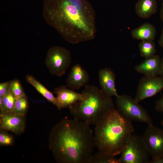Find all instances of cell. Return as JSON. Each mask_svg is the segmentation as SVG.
<instances>
[{
  "mask_svg": "<svg viewBox=\"0 0 163 163\" xmlns=\"http://www.w3.org/2000/svg\"><path fill=\"white\" fill-rule=\"evenodd\" d=\"M141 56L145 59L155 55L156 53L155 44L152 40H142L139 45Z\"/></svg>",
  "mask_w": 163,
  "mask_h": 163,
  "instance_id": "cell-19",
  "label": "cell"
},
{
  "mask_svg": "<svg viewBox=\"0 0 163 163\" xmlns=\"http://www.w3.org/2000/svg\"><path fill=\"white\" fill-rule=\"evenodd\" d=\"M11 90L16 100L26 95L21 82L18 79L12 80Z\"/></svg>",
  "mask_w": 163,
  "mask_h": 163,
  "instance_id": "cell-22",
  "label": "cell"
},
{
  "mask_svg": "<svg viewBox=\"0 0 163 163\" xmlns=\"http://www.w3.org/2000/svg\"><path fill=\"white\" fill-rule=\"evenodd\" d=\"M135 11L140 18L147 19L157 11L156 0H139L135 6Z\"/></svg>",
  "mask_w": 163,
  "mask_h": 163,
  "instance_id": "cell-15",
  "label": "cell"
},
{
  "mask_svg": "<svg viewBox=\"0 0 163 163\" xmlns=\"http://www.w3.org/2000/svg\"><path fill=\"white\" fill-rule=\"evenodd\" d=\"M156 34V30L155 27L148 23H145L132 30L131 32L133 38L142 41H153L155 38Z\"/></svg>",
  "mask_w": 163,
  "mask_h": 163,
  "instance_id": "cell-16",
  "label": "cell"
},
{
  "mask_svg": "<svg viewBox=\"0 0 163 163\" xmlns=\"http://www.w3.org/2000/svg\"><path fill=\"white\" fill-rule=\"evenodd\" d=\"M90 125L74 118H64L49 134L50 149L59 163H90L95 146Z\"/></svg>",
  "mask_w": 163,
  "mask_h": 163,
  "instance_id": "cell-2",
  "label": "cell"
},
{
  "mask_svg": "<svg viewBox=\"0 0 163 163\" xmlns=\"http://www.w3.org/2000/svg\"><path fill=\"white\" fill-rule=\"evenodd\" d=\"M25 79L28 83L34 87L37 91L49 102L55 105L59 110L62 109L56 97L54 96L52 93L48 90L33 76L27 75Z\"/></svg>",
  "mask_w": 163,
  "mask_h": 163,
  "instance_id": "cell-17",
  "label": "cell"
},
{
  "mask_svg": "<svg viewBox=\"0 0 163 163\" xmlns=\"http://www.w3.org/2000/svg\"><path fill=\"white\" fill-rule=\"evenodd\" d=\"M29 108V103L26 95L16 99L14 112L18 114L25 115Z\"/></svg>",
  "mask_w": 163,
  "mask_h": 163,
  "instance_id": "cell-21",
  "label": "cell"
},
{
  "mask_svg": "<svg viewBox=\"0 0 163 163\" xmlns=\"http://www.w3.org/2000/svg\"><path fill=\"white\" fill-rule=\"evenodd\" d=\"M161 60L159 56L155 55L136 66L135 70L145 76H158L160 73Z\"/></svg>",
  "mask_w": 163,
  "mask_h": 163,
  "instance_id": "cell-14",
  "label": "cell"
},
{
  "mask_svg": "<svg viewBox=\"0 0 163 163\" xmlns=\"http://www.w3.org/2000/svg\"><path fill=\"white\" fill-rule=\"evenodd\" d=\"M16 101L10 89L9 92L2 97V103L0 105V113L13 112Z\"/></svg>",
  "mask_w": 163,
  "mask_h": 163,
  "instance_id": "cell-18",
  "label": "cell"
},
{
  "mask_svg": "<svg viewBox=\"0 0 163 163\" xmlns=\"http://www.w3.org/2000/svg\"><path fill=\"white\" fill-rule=\"evenodd\" d=\"M99 80L101 90L107 96L117 97L118 94L115 85L116 75L113 71L109 68L101 69L98 72Z\"/></svg>",
  "mask_w": 163,
  "mask_h": 163,
  "instance_id": "cell-11",
  "label": "cell"
},
{
  "mask_svg": "<svg viewBox=\"0 0 163 163\" xmlns=\"http://www.w3.org/2000/svg\"><path fill=\"white\" fill-rule=\"evenodd\" d=\"M161 125L163 126V119L162 120L161 122Z\"/></svg>",
  "mask_w": 163,
  "mask_h": 163,
  "instance_id": "cell-30",
  "label": "cell"
},
{
  "mask_svg": "<svg viewBox=\"0 0 163 163\" xmlns=\"http://www.w3.org/2000/svg\"><path fill=\"white\" fill-rule=\"evenodd\" d=\"M13 141V139L12 136L4 132H0V144L1 145H11L12 144Z\"/></svg>",
  "mask_w": 163,
  "mask_h": 163,
  "instance_id": "cell-23",
  "label": "cell"
},
{
  "mask_svg": "<svg viewBox=\"0 0 163 163\" xmlns=\"http://www.w3.org/2000/svg\"><path fill=\"white\" fill-rule=\"evenodd\" d=\"M159 75L163 77V57L161 60Z\"/></svg>",
  "mask_w": 163,
  "mask_h": 163,
  "instance_id": "cell-27",
  "label": "cell"
},
{
  "mask_svg": "<svg viewBox=\"0 0 163 163\" xmlns=\"http://www.w3.org/2000/svg\"><path fill=\"white\" fill-rule=\"evenodd\" d=\"M155 108L157 111L163 112V95L156 101Z\"/></svg>",
  "mask_w": 163,
  "mask_h": 163,
  "instance_id": "cell-25",
  "label": "cell"
},
{
  "mask_svg": "<svg viewBox=\"0 0 163 163\" xmlns=\"http://www.w3.org/2000/svg\"><path fill=\"white\" fill-rule=\"evenodd\" d=\"M119 163H148L150 155L142 137L132 134L120 154Z\"/></svg>",
  "mask_w": 163,
  "mask_h": 163,
  "instance_id": "cell-6",
  "label": "cell"
},
{
  "mask_svg": "<svg viewBox=\"0 0 163 163\" xmlns=\"http://www.w3.org/2000/svg\"><path fill=\"white\" fill-rule=\"evenodd\" d=\"M159 45L162 48H163V29L158 41Z\"/></svg>",
  "mask_w": 163,
  "mask_h": 163,
  "instance_id": "cell-26",
  "label": "cell"
},
{
  "mask_svg": "<svg viewBox=\"0 0 163 163\" xmlns=\"http://www.w3.org/2000/svg\"><path fill=\"white\" fill-rule=\"evenodd\" d=\"M0 128L2 130L11 132L19 135L23 133L25 129V115L15 113H0Z\"/></svg>",
  "mask_w": 163,
  "mask_h": 163,
  "instance_id": "cell-10",
  "label": "cell"
},
{
  "mask_svg": "<svg viewBox=\"0 0 163 163\" xmlns=\"http://www.w3.org/2000/svg\"><path fill=\"white\" fill-rule=\"evenodd\" d=\"M42 14L46 22L70 43L95 37V13L87 0H44Z\"/></svg>",
  "mask_w": 163,
  "mask_h": 163,
  "instance_id": "cell-1",
  "label": "cell"
},
{
  "mask_svg": "<svg viewBox=\"0 0 163 163\" xmlns=\"http://www.w3.org/2000/svg\"><path fill=\"white\" fill-rule=\"evenodd\" d=\"M148 163H163V158L156 160H149Z\"/></svg>",
  "mask_w": 163,
  "mask_h": 163,
  "instance_id": "cell-28",
  "label": "cell"
},
{
  "mask_svg": "<svg viewBox=\"0 0 163 163\" xmlns=\"http://www.w3.org/2000/svg\"><path fill=\"white\" fill-rule=\"evenodd\" d=\"M12 80L0 84V97H3L7 94L11 89Z\"/></svg>",
  "mask_w": 163,
  "mask_h": 163,
  "instance_id": "cell-24",
  "label": "cell"
},
{
  "mask_svg": "<svg viewBox=\"0 0 163 163\" xmlns=\"http://www.w3.org/2000/svg\"><path fill=\"white\" fill-rule=\"evenodd\" d=\"M162 0V1H163V0Z\"/></svg>",
  "mask_w": 163,
  "mask_h": 163,
  "instance_id": "cell-31",
  "label": "cell"
},
{
  "mask_svg": "<svg viewBox=\"0 0 163 163\" xmlns=\"http://www.w3.org/2000/svg\"><path fill=\"white\" fill-rule=\"evenodd\" d=\"M54 93L62 109L70 107L78 101L82 100L83 94L75 92L74 90L68 88L65 86H61L54 89Z\"/></svg>",
  "mask_w": 163,
  "mask_h": 163,
  "instance_id": "cell-13",
  "label": "cell"
},
{
  "mask_svg": "<svg viewBox=\"0 0 163 163\" xmlns=\"http://www.w3.org/2000/svg\"><path fill=\"white\" fill-rule=\"evenodd\" d=\"M90 163H119V158L101 151L93 155Z\"/></svg>",
  "mask_w": 163,
  "mask_h": 163,
  "instance_id": "cell-20",
  "label": "cell"
},
{
  "mask_svg": "<svg viewBox=\"0 0 163 163\" xmlns=\"http://www.w3.org/2000/svg\"><path fill=\"white\" fill-rule=\"evenodd\" d=\"M163 89V77L144 76L140 79L134 98L138 103L156 95Z\"/></svg>",
  "mask_w": 163,
  "mask_h": 163,
  "instance_id": "cell-9",
  "label": "cell"
},
{
  "mask_svg": "<svg viewBox=\"0 0 163 163\" xmlns=\"http://www.w3.org/2000/svg\"><path fill=\"white\" fill-rule=\"evenodd\" d=\"M82 93L84 97L69 108L73 118L95 125L115 107L111 97L96 86L87 85Z\"/></svg>",
  "mask_w": 163,
  "mask_h": 163,
  "instance_id": "cell-4",
  "label": "cell"
},
{
  "mask_svg": "<svg viewBox=\"0 0 163 163\" xmlns=\"http://www.w3.org/2000/svg\"><path fill=\"white\" fill-rule=\"evenodd\" d=\"M142 138L152 160L163 158V129L148 125Z\"/></svg>",
  "mask_w": 163,
  "mask_h": 163,
  "instance_id": "cell-8",
  "label": "cell"
},
{
  "mask_svg": "<svg viewBox=\"0 0 163 163\" xmlns=\"http://www.w3.org/2000/svg\"><path fill=\"white\" fill-rule=\"evenodd\" d=\"M95 126V146L99 151L115 156L120 154L134 131L131 122L123 117L115 107Z\"/></svg>",
  "mask_w": 163,
  "mask_h": 163,
  "instance_id": "cell-3",
  "label": "cell"
},
{
  "mask_svg": "<svg viewBox=\"0 0 163 163\" xmlns=\"http://www.w3.org/2000/svg\"><path fill=\"white\" fill-rule=\"evenodd\" d=\"M116 109L124 118L131 122L153 124L152 120L146 110L130 96L119 95L116 101Z\"/></svg>",
  "mask_w": 163,
  "mask_h": 163,
  "instance_id": "cell-5",
  "label": "cell"
},
{
  "mask_svg": "<svg viewBox=\"0 0 163 163\" xmlns=\"http://www.w3.org/2000/svg\"><path fill=\"white\" fill-rule=\"evenodd\" d=\"M160 17L161 20L163 22V0L161 4V6L160 10Z\"/></svg>",
  "mask_w": 163,
  "mask_h": 163,
  "instance_id": "cell-29",
  "label": "cell"
},
{
  "mask_svg": "<svg viewBox=\"0 0 163 163\" xmlns=\"http://www.w3.org/2000/svg\"><path fill=\"white\" fill-rule=\"evenodd\" d=\"M45 62L51 74L60 77L65 74L70 65L71 55L66 49L54 46L48 50Z\"/></svg>",
  "mask_w": 163,
  "mask_h": 163,
  "instance_id": "cell-7",
  "label": "cell"
},
{
  "mask_svg": "<svg viewBox=\"0 0 163 163\" xmlns=\"http://www.w3.org/2000/svg\"><path fill=\"white\" fill-rule=\"evenodd\" d=\"M89 80L87 72L79 64H76L71 68L66 83L69 88L74 90L87 85Z\"/></svg>",
  "mask_w": 163,
  "mask_h": 163,
  "instance_id": "cell-12",
  "label": "cell"
}]
</instances>
